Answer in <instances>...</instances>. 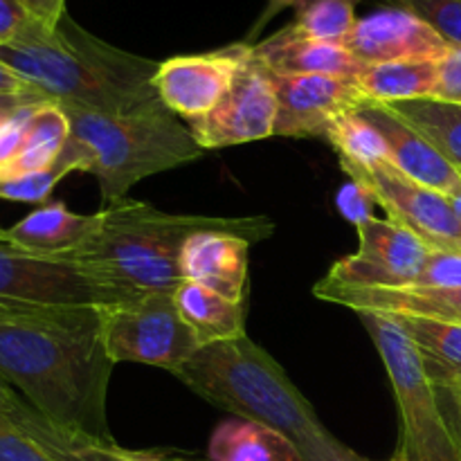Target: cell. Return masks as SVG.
<instances>
[{"label":"cell","mask_w":461,"mask_h":461,"mask_svg":"<svg viewBox=\"0 0 461 461\" xmlns=\"http://www.w3.org/2000/svg\"><path fill=\"white\" fill-rule=\"evenodd\" d=\"M104 448H106V453H108V457H111V461H171V459L162 457V455H158V453H144V450L122 448V446H117L115 441H113V444H106Z\"/></svg>","instance_id":"obj_38"},{"label":"cell","mask_w":461,"mask_h":461,"mask_svg":"<svg viewBox=\"0 0 461 461\" xmlns=\"http://www.w3.org/2000/svg\"><path fill=\"white\" fill-rule=\"evenodd\" d=\"M412 286L461 288V252L432 250L426 268Z\"/></svg>","instance_id":"obj_32"},{"label":"cell","mask_w":461,"mask_h":461,"mask_svg":"<svg viewBox=\"0 0 461 461\" xmlns=\"http://www.w3.org/2000/svg\"><path fill=\"white\" fill-rule=\"evenodd\" d=\"M113 367L102 309L0 300V378L50 421L113 444L106 414Z\"/></svg>","instance_id":"obj_1"},{"label":"cell","mask_w":461,"mask_h":461,"mask_svg":"<svg viewBox=\"0 0 461 461\" xmlns=\"http://www.w3.org/2000/svg\"><path fill=\"white\" fill-rule=\"evenodd\" d=\"M70 140V120L57 102H45L32 117L21 153L0 178L34 174L50 169Z\"/></svg>","instance_id":"obj_25"},{"label":"cell","mask_w":461,"mask_h":461,"mask_svg":"<svg viewBox=\"0 0 461 461\" xmlns=\"http://www.w3.org/2000/svg\"><path fill=\"white\" fill-rule=\"evenodd\" d=\"M383 106L421 133L450 165L461 171V104L423 97Z\"/></svg>","instance_id":"obj_23"},{"label":"cell","mask_w":461,"mask_h":461,"mask_svg":"<svg viewBox=\"0 0 461 461\" xmlns=\"http://www.w3.org/2000/svg\"><path fill=\"white\" fill-rule=\"evenodd\" d=\"M23 7L50 27H57V23L66 16V0H21Z\"/></svg>","instance_id":"obj_36"},{"label":"cell","mask_w":461,"mask_h":461,"mask_svg":"<svg viewBox=\"0 0 461 461\" xmlns=\"http://www.w3.org/2000/svg\"><path fill=\"white\" fill-rule=\"evenodd\" d=\"M439 84V61L432 59H410L365 66L356 77V86L367 102L392 104L408 99L432 97Z\"/></svg>","instance_id":"obj_22"},{"label":"cell","mask_w":461,"mask_h":461,"mask_svg":"<svg viewBox=\"0 0 461 461\" xmlns=\"http://www.w3.org/2000/svg\"><path fill=\"white\" fill-rule=\"evenodd\" d=\"M250 241L225 232H198L185 241L180 273L185 282L201 284L228 300L243 302L248 284Z\"/></svg>","instance_id":"obj_18"},{"label":"cell","mask_w":461,"mask_h":461,"mask_svg":"<svg viewBox=\"0 0 461 461\" xmlns=\"http://www.w3.org/2000/svg\"><path fill=\"white\" fill-rule=\"evenodd\" d=\"M293 25L311 39L345 45L356 25V0H297Z\"/></svg>","instance_id":"obj_27"},{"label":"cell","mask_w":461,"mask_h":461,"mask_svg":"<svg viewBox=\"0 0 461 461\" xmlns=\"http://www.w3.org/2000/svg\"><path fill=\"white\" fill-rule=\"evenodd\" d=\"M174 297L180 315L201 347L248 336L243 302L228 300L194 282L180 284L174 291Z\"/></svg>","instance_id":"obj_20"},{"label":"cell","mask_w":461,"mask_h":461,"mask_svg":"<svg viewBox=\"0 0 461 461\" xmlns=\"http://www.w3.org/2000/svg\"><path fill=\"white\" fill-rule=\"evenodd\" d=\"M43 104L23 106L21 111H16L14 115H9L7 120L0 122V176L12 167V162L16 160V156L21 153L27 129H30L32 124V117H34V113L39 111V106H43Z\"/></svg>","instance_id":"obj_30"},{"label":"cell","mask_w":461,"mask_h":461,"mask_svg":"<svg viewBox=\"0 0 461 461\" xmlns=\"http://www.w3.org/2000/svg\"><path fill=\"white\" fill-rule=\"evenodd\" d=\"M252 52L273 75H327L356 81V77L365 70V63L358 61L345 45L311 39L293 23L252 45Z\"/></svg>","instance_id":"obj_17"},{"label":"cell","mask_w":461,"mask_h":461,"mask_svg":"<svg viewBox=\"0 0 461 461\" xmlns=\"http://www.w3.org/2000/svg\"><path fill=\"white\" fill-rule=\"evenodd\" d=\"M174 376L207 403L282 432L304 461H365L331 435L282 365L248 336L201 347Z\"/></svg>","instance_id":"obj_3"},{"label":"cell","mask_w":461,"mask_h":461,"mask_svg":"<svg viewBox=\"0 0 461 461\" xmlns=\"http://www.w3.org/2000/svg\"><path fill=\"white\" fill-rule=\"evenodd\" d=\"M277 117L275 133L286 138H324L338 117L360 111L367 97L356 81L327 75H273Z\"/></svg>","instance_id":"obj_13"},{"label":"cell","mask_w":461,"mask_h":461,"mask_svg":"<svg viewBox=\"0 0 461 461\" xmlns=\"http://www.w3.org/2000/svg\"><path fill=\"white\" fill-rule=\"evenodd\" d=\"M207 457L210 461H304L282 432L237 417L214 428Z\"/></svg>","instance_id":"obj_21"},{"label":"cell","mask_w":461,"mask_h":461,"mask_svg":"<svg viewBox=\"0 0 461 461\" xmlns=\"http://www.w3.org/2000/svg\"><path fill=\"white\" fill-rule=\"evenodd\" d=\"M374 205H376V201H374L372 192L363 183H356V180H349V183L342 185L336 194L338 212L354 228H360V225L374 219Z\"/></svg>","instance_id":"obj_33"},{"label":"cell","mask_w":461,"mask_h":461,"mask_svg":"<svg viewBox=\"0 0 461 461\" xmlns=\"http://www.w3.org/2000/svg\"><path fill=\"white\" fill-rule=\"evenodd\" d=\"M277 97L273 72L248 54L225 97L203 117L189 120V131L201 149H223L273 138Z\"/></svg>","instance_id":"obj_11"},{"label":"cell","mask_w":461,"mask_h":461,"mask_svg":"<svg viewBox=\"0 0 461 461\" xmlns=\"http://www.w3.org/2000/svg\"><path fill=\"white\" fill-rule=\"evenodd\" d=\"M432 99L461 104V48H450V52L439 59V84Z\"/></svg>","instance_id":"obj_34"},{"label":"cell","mask_w":461,"mask_h":461,"mask_svg":"<svg viewBox=\"0 0 461 461\" xmlns=\"http://www.w3.org/2000/svg\"><path fill=\"white\" fill-rule=\"evenodd\" d=\"M140 293L115 286L70 255H36L0 241V300L30 306L108 309Z\"/></svg>","instance_id":"obj_8"},{"label":"cell","mask_w":461,"mask_h":461,"mask_svg":"<svg viewBox=\"0 0 461 461\" xmlns=\"http://www.w3.org/2000/svg\"><path fill=\"white\" fill-rule=\"evenodd\" d=\"M102 331L115 365L140 363L176 374L201 349L176 306L174 291L140 293L102 309Z\"/></svg>","instance_id":"obj_7"},{"label":"cell","mask_w":461,"mask_h":461,"mask_svg":"<svg viewBox=\"0 0 461 461\" xmlns=\"http://www.w3.org/2000/svg\"><path fill=\"white\" fill-rule=\"evenodd\" d=\"M43 102H50V99H45L43 95L36 93L34 88L21 90V93H0V122L7 120V117L14 115L16 111H21L23 106Z\"/></svg>","instance_id":"obj_37"},{"label":"cell","mask_w":461,"mask_h":461,"mask_svg":"<svg viewBox=\"0 0 461 461\" xmlns=\"http://www.w3.org/2000/svg\"><path fill=\"white\" fill-rule=\"evenodd\" d=\"M313 295L329 304L345 306L356 313L405 315V318H432L461 322V288L435 286H340L320 279Z\"/></svg>","instance_id":"obj_15"},{"label":"cell","mask_w":461,"mask_h":461,"mask_svg":"<svg viewBox=\"0 0 461 461\" xmlns=\"http://www.w3.org/2000/svg\"><path fill=\"white\" fill-rule=\"evenodd\" d=\"M0 241H5V228H0Z\"/></svg>","instance_id":"obj_43"},{"label":"cell","mask_w":461,"mask_h":461,"mask_svg":"<svg viewBox=\"0 0 461 461\" xmlns=\"http://www.w3.org/2000/svg\"><path fill=\"white\" fill-rule=\"evenodd\" d=\"M459 324H461V322H459Z\"/></svg>","instance_id":"obj_45"},{"label":"cell","mask_w":461,"mask_h":461,"mask_svg":"<svg viewBox=\"0 0 461 461\" xmlns=\"http://www.w3.org/2000/svg\"><path fill=\"white\" fill-rule=\"evenodd\" d=\"M70 171H81V162L77 153L66 144L59 160L50 169L34 171V174L0 178V201L14 203H45L52 189L66 178Z\"/></svg>","instance_id":"obj_28"},{"label":"cell","mask_w":461,"mask_h":461,"mask_svg":"<svg viewBox=\"0 0 461 461\" xmlns=\"http://www.w3.org/2000/svg\"><path fill=\"white\" fill-rule=\"evenodd\" d=\"M327 142L336 149L338 162L363 167L390 162L385 138L360 111L338 117L329 129Z\"/></svg>","instance_id":"obj_26"},{"label":"cell","mask_w":461,"mask_h":461,"mask_svg":"<svg viewBox=\"0 0 461 461\" xmlns=\"http://www.w3.org/2000/svg\"><path fill=\"white\" fill-rule=\"evenodd\" d=\"M36 18L21 5V0H0V45L12 43Z\"/></svg>","instance_id":"obj_35"},{"label":"cell","mask_w":461,"mask_h":461,"mask_svg":"<svg viewBox=\"0 0 461 461\" xmlns=\"http://www.w3.org/2000/svg\"><path fill=\"white\" fill-rule=\"evenodd\" d=\"M421 354L428 374L439 385L461 376V324L432 318L390 315Z\"/></svg>","instance_id":"obj_24"},{"label":"cell","mask_w":461,"mask_h":461,"mask_svg":"<svg viewBox=\"0 0 461 461\" xmlns=\"http://www.w3.org/2000/svg\"><path fill=\"white\" fill-rule=\"evenodd\" d=\"M21 90H30V86L5 63H0V93H21Z\"/></svg>","instance_id":"obj_39"},{"label":"cell","mask_w":461,"mask_h":461,"mask_svg":"<svg viewBox=\"0 0 461 461\" xmlns=\"http://www.w3.org/2000/svg\"><path fill=\"white\" fill-rule=\"evenodd\" d=\"M97 225V214H77L66 203H45L12 228H5V241L36 255H68L79 248Z\"/></svg>","instance_id":"obj_19"},{"label":"cell","mask_w":461,"mask_h":461,"mask_svg":"<svg viewBox=\"0 0 461 461\" xmlns=\"http://www.w3.org/2000/svg\"><path fill=\"white\" fill-rule=\"evenodd\" d=\"M394 3L426 21L453 48H461V0H394Z\"/></svg>","instance_id":"obj_29"},{"label":"cell","mask_w":461,"mask_h":461,"mask_svg":"<svg viewBox=\"0 0 461 461\" xmlns=\"http://www.w3.org/2000/svg\"><path fill=\"white\" fill-rule=\"evenodd\" d=\"M444 387L448 390L450 399H453L455 410H457V417H459V423H461V376L453 378V381H448Z\"/></svg>","instance_id":"obj_41"},{"label":"cell","mask_w":461,"mask_h":461,"mask_svg":"<svg viewBox=\"0 0 461 461\" xmlns=\"http://www.w3.org/2000/svg\"><path fill=\"white\" fill-rule=\"evenodd\" d=\"M0 63L61 106L126 113L158 99L153 77L160 63L104 43L68 14L57 27L34 21L0 45Z\"/></svg>","instance_id":"obj_2"},{"label":"cell","mask_w":461,"mask_h":461,"mask_svg":"<svg viewBox=\"0 0 461 461\" xmlns=\"http://www.w3.org/2000/svg\"><path fill=\"white\" fill-rule=\"evenodd\" d=\"M390 461H396V459H390Z\"/></svg>","instance_id":"obj_44"},{"label":"cell","mask_w":461,"mask_h":461,"mask_svg":"<svg viewBox=\"0 0 461 461\" xmlns=\"http://www.w3.org/2000/svg\"><path fill=\"white\" fill-rule=\"evenodd\" d=\"M360 113L383 133L390 162L401 174L444 196L461 194V171L450 165L421 133H417L383 104L367 102Z\"/></svg>","instance_id":"obj_16"},{"label":"cell","mask_w":461,"mask_h":461,"mask_svg":"<svg viewBox=\"0 0 461 461\" xmlns=\"http://www.w3.org/2000/svg\"><path fill=\"white\" fill-rule=\"evenodd\" d=\"M387 369L396 408V461H461V423L448 390L428 374L421 354L394 318L358 313Z\"/></svg>","instance_id":"obj_6"},{"label":"cell","mask_w":461,"mask_h":461,"mask_svg":"<svg viewBox=\"0 0 461 461\" xmlns=\"http://www.w3.org/2000/svg\"><path fill=\"white\" fill-rule=\"evenodd\" d=\"M198 232H225L255 243L273 237L268 216L169 214L133 198H122L97 212L90 237L68 252L102 277L131 293L176 291L185 284L180 252Z\"/></svg>","instance_id":"obj_4"},{"label":"cell","mask_w":461,"mask_h":461,"mask_svg":"<svg viewBox=\"0 0 461 461\" xmlns=\"http://www.w3.org/2000/svg\"><path fill=\"white\" fill-rule=\"evenodd\" d=\"M250 48L234 43L212 52L167 59L153 77L158 99L187 122L203 117L225 97Z\"/></svg>","instance_id":"obj_12"},{"label":"cell","mask_w":461,"mask_h":461,"mask_svg":"<svg viewBox=\"0 0 461 461\" xmlns=\"http://www.w3.org/2000/svg\"><path fill=\"white\" fill-rule=\"evenodd\" d=\"M295 3H297V0H268V7H266L264 16H261L259 25H264V23L268 21V18H273L275 14L279 12V9H284V7H295Z\"/></svg>","instance_id":"obj_40"},{"label":"cell","mask_w":461,"mask_h":461,"mask_svg":"<svg viewBox=\"0 0 461 461\" xmlns=\"http://www.w3.org/2000/svg\"><path fill=\"white\" fill-rule=\"evenodd\" d=\"M356 230L358 250L338 259L324 277L327 282L374 288L412 286L435 250L399 221L374 216Z\"/></svg>","instance_id":"obj_10"},{"label":"cell","mask_w":461,"mask_h":461,"mask_svg":"<svg viewBox=\"0 0 461 461\" xmlns=\"http://www.w3.org/2000/svg\"><path fill=\"white\" fill-rule=\"evenodd\" d=\"M450 205H453L455 214H457V219L461 221V194H455V196H448Z\"/></svg>","instance_id":"obj_42"},{"label":"cell","mask_w":461,"mask_h":461,"mask_svg":"<svg viewBox=\"0 0 461 461\" xmlns=\"http://www.w3.org/2000/svg\"><path fill=\"white\" fill-rule=\"evenodd\" d=\"M61 108L70 120L68 147L79 158L81 171L97 178L104 205L129 196L140 180L196 162L205 151L160 99L126 113Z\"/></svg>","instance_id":"obj_5"},{"label":"cell","mask_w":461,"mask_h":461,"mask_svg":"<svg viewBox=\"0 0 461 461\" xmlns=\"http://www.w3.org/2000/svg\"><path fill=\"white\" fill-rule=\"evenodd\" d=\"M345 48L365 66L410 59L439 61L453 45L408 9H381L356 21Z\"/></svg>","instance_id":"obj_14"},{"label":"cell","mask_w":461,"mask_h":461,"mask_svg":"<svg viewBox=\"0 0 461 461\" xmlns=\"http://www.w3.org/2000/svg\"><path fill=\"white\" fill-rule=\"evenodd\" d=\"M340 169L372 192L376 205L387 212V219L399 221L435 250L461 252V221L448 196L410 180L392 162L372 167L340 162Z\"/></svg>","instance_id":"obj_9"},{"label":"cell","mask_w":461,"mask_h":461,"mask_svg":"<svg viewBox=\"0 0 461 461\" xmlns=\"http://www.w3.org/2000/svg\"><path fill=\"white\" fill-rule=\"evenodd\" d=\"M0 461H59L32 437L0 419Z\"/></svg>","instance_id":"obj_31"}]
</instances>
